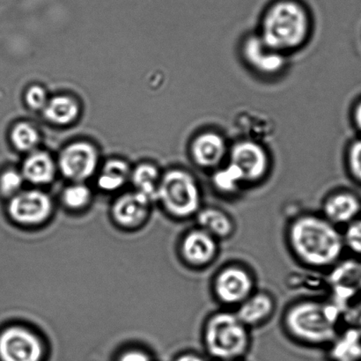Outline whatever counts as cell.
I'll use <instances>...</instances> for the list:
<instances>
[{
	"label": "cell",
	"instance_id": "83f0119b",
	"mask_svg": "<svg viewBox=\"0 0 361 361\" xmlns=\"http://www.w3.org/2000/svg\"><path fill=\"white\" fill-rule=\"evenodd\" d=\"M345 251L361 258V216L342 229Z\"/></svg>",
	"mask_w": 361,
	"mask_h": 361
},
{
	"label": "cell",
	"instance_id": "277c9868",
	"mask_svg": "<svg viewBox=\"0 0 361 361\" xmlns=\"http://www.w3.org/2000/svg\"><path fill=\"white\" fill-rule=\"evenodd\" d=\"M309 32V20L302 7L295 2H279L264 18L261 37L278 51L302 44Z\"/></svg>",
	"mask_w": 361,
	"mask_h": 361
},
{
	"label": "cell",
	"instance_id": "4fadbf2b",
	"mask_svg": "<svg viewBox=\"0 0 361 361\" xmlns=\"http://www.w3.org/2000/svg\"><path fill=\"white\" fill-rule=\"evenodd\" d=\"M319 212L332 224L343 229L361 216V197L348 190L332 191L324 197Z\"/></svg>",
	"mask_w": 361,
	"mask_h": 361
},
{
	"label": "cell",
	"instance_id": "f1b7e54d",
	"mask_svg": "<svg viewBox=\"0 0 361 361\" xmlns=\"http://www.w3.org/2000/svg\"><path fill=\"white\" fill-rule=\"evenodd\" d=\"M343 325L361 335V296L343 309Z\"/></svg>",
	"mask_w": 361,
	"mask_h": 361
},
{
	"label": "cell",
	"instance_id": "d6a6232c",
	"mask_svg": "<svg viewBox=\"0 0 361 361\" xmlns=\"http://www.w3.org/2000/svg\"><path fill=\"white\" fill-rule=\"evenodd\" d=\"M208 357L196 352H187L183 353L175 361H209Z\"/></svg>",
	"mask_w": 361,
	"mask_h": 361
},
{
	"label": "cell",
	"instance_id": "7402d4cb",
	"mask_svg": "<svg viewBox=\"0 0 361 361\" xmlns=\"http://www.w3.org/2000/svg\"><path fill=\"white\" fill-rule=\"evenodd\" d=\"M212 186L219 196L226 200L238 197L247 188L242 176L230 164L214 172L212 178Z\"/></svg>",
	"mask_w": 361,
	"mask_h": 361
},
{
	"label": "cell",
	"instance_id": "9a60e30c",
	"mask_svg": "<svg viewBox=\"0 0 361 361\" xmlns=\"http://www.w3.org/2000/svg\"><path fill=\"white\" fill-rule=\"evenodd\" d=\"M243 51L247 63L257 72L275 74L285 66V58L282 52L269 46L261 35H252L247 38Z\"/></svg>",
	"mask_w": 361,
	"mask_h": 361
},
{
	"label": "cell",
	"instance_id": "6da1fadb",
	"mask_svg": "<svg viewBox=\"0 0 361 361\" xmlns=\"http://www.w3.org/2000/svg\"><path fill=\"white\" fill-rule=\"evenodd\" d=\"M285 243L300 267L326 274L346 252L342 229L320 212L305 211L290 218L285 228Z\"/></svg>",
	"mask_w": 361,
	"mask_h": 361
},
{
	"label": "cell",
	"instance_id": "f546056e",
	"mask_svg": "<svg viewBox=\"0 0 361 361\" xmlns=\"http://www.w3.org/2000/svg\"><path fill=\"white\" fill-rule=\"evenodd\" d=\"M28 107L34 111H44L49 99L44 87L40 86H32L28 88L25 95Z\"/></svg>",
	"mask_w": 361,
	"mask_h": 361
},
{
	"label": "cell",
	"instance_id": "3957f363",
	"mask_svg": "<svg viewBox=\"0 0 361 361\" xmlns=\"http://www.w3.org/2000/svg\"><path fill=\"white\" fill-rule=\"evenodd\" d=\"M201 341L204 355L212 361L243 360L252 348V331L235 310L219 307L204 318Z\"/></svg>",
	"mask_w": 361,
	"mask_h": 361
},
{
	"label": "cell",
	"instance_id": "484cf974",
	"mask_svg": "<svg viewBox=\"0 0 361 361\" xmlns=\"http://www.w3.org/2000/svg\"><path fill=\"white\" fill-rule=\"evenodd\" d=\"M24 182L21 171L13 169H6L0 174V197L8 200L16 196L20 192Z\"/></svg>",
	"mask_w": 361,
	"mask_h": 361
},
{
	"label": "cell",
	"instance_id": "9c48e42d",
	"mask_svg": "<svg viewBox=\"0 0 361 361\" xmlns=\"http://www.w3.org/2000/svg\"><path fill=\"white\" fill-rule=\"evenodd\" d=\"M331 298L344 307L361 296V258L343 257L327 272Z\"/></svg>",
	"mask_w": 361,
	"mask_h": 361
},
{
	"label": "cell",
	"instance_id": "1f68e13d",
	"mask_svg": "<svg viewBox=\"0 0 361 361\" xmlns=\"http://www.w3.org/2000/svg\"><path fill=\"white\" fill-rule=\"evenodd\" d=\"M118 361H151V359L146 353L132 350L123 353Z\"/></svg>",
	"mask_w": 361,
	"mask_h": 361
},
{
	"label": "cell",
	"instance_id": "e0dca14e",
	"mask_svg": "<svg viewBox=\"0 0 361 361\" xmlns=\"http://www.w3.org/2000/svg\"><path fill=\"white\" fill-rule=\"evenodd\" d=\"M150 203L144 195L137 191L126 193L120 197L113 205V217L119 225L133 228L146 219Z\"/></svg>",
	"mask_w": 361,
	"mask_h": 361
},
{
	"label": "cell",
	"instance_id": "4316f807",
	"mask_svg": "<svg viewBox=\"0 0 361 361\" xmlns=\"http://www.w3.org/2000/svg\"><path fill=\"white\" fill-rule=\"evenodd\" d=\"M62 198L66 207L80 209L90 203L91 191L82 183H75L63 190Z\"/></svg>",
	"mask_w": 361,
	"mask_h": 361
},
{
	"label": "cell",
	"instance_id": "8fae6325",
	"mask_svg": "<svg viewBox=\"0 0 361 361\" xmlns=\"http://www.w3.org/2000/svg\"><path fill=\"white\" fill-rule=\"evenodd\" d=\"M229 164L242 176L246 187L263 182L269 172V158L263 147L254 141L237 143L230 153Z\"/></svg>",
	"mask_w": 361,
	"mask_h": 361
},
{
	"label": "cell",
	"instance_id": "d6986e66",
	"mask_svg": "<svg viewBox=\"0 0 361 361\" xmlns=\"http://www.w3.org/2000/svg\"><path fill=\"white\" fill-rule=\"evenodd\" d=\"M56 165L46 152L34 151L24 161L21 173L27 182L45 185L55 178Z\"/></svg>",
	"mask_w": 361,
	"mask_h": 361
},
{
	"label": "cell",
	"instance_id": "ba28073f",
	"mask_svg": "<svg viewBox=\"0 0 361 361\" xmlns=\"http://www.w3.org/2000/svg\"><path fill=\"white\" fill-rule=\"evenodd\" d=\"M44 346L27 329L8 325L0 329V361H42Z\"/></svg>",
	"mask_w": 361,
	"mask_h": 361
},
{
	"label": "cell",
	"instance_id": "30bf717a",
	"mask_svg": "<svg viewBox=\"0 0 361 361\" xmlns=\"http://www.w3.org/2000/svg\"><path fill=\"white\" fill-rule=\"evenodd\" d=\"M99 154L97 147L87 141H76L63 148L59 168L66 178L82 183L97 171Z\"/></svg>",
	"mask_w": 361,
	"mask_h": 361
},
{
	"label": "cell",
	"instance_id": "7a4b0ae2",
	"mask_svg": "<svg viewBox=\"0 0 361 361\" xmlns=\"http://www.w3.org/2000/svg\"><path fill=\"white\" fill-rule=\"evenodd\" d=\"M281 326L295 344L327 349L344 328L343 307L331 297H302L285 307Z\"/></svg>",
	"mask_w": 361,
	"mask_h": 361
},
{
	"label": "cell",
	"instance_id": "44dd1931",
	"mask_svg": "<svg viewBox=\"0 0 361 361\" xmlns=\"http://www.w3.org/2000/svg\"><path fill=\"white\" fill-rule=\"evenodd\" d=\"M44 118L56 126H66L76 121L80 115V106L73 98L59 95L49 99L42 111Z\"/></svg>",
	"mask_w": 361,
	"mask_h": 361
},
{
	"label": "cell",
	"instance_id": "e575fe53",
	"mask_svg": "<svg viewBox=\"0 0 361 361\" xmlns=\"http://www.w3.org/2000/svg\"><path fill=\"white\" fill-rule=\"evenodd\" d=\"M245 360H231V361H244Z\"/></svg>",
	"mask_w": 361,
	"mask_h": 361
},
{
	"label": "cell",
	"instance_id": "4dcf8cb0",
	"mask_svg": "<svg viewBox=\"0 0 361 361\" xmlns=\"http://www.w3.org/2000/svg\"><path fill=\"white\" fill-rule=\"evenodd\" d=\"M349 169L353 179L361 184V140L353 144L350 149Z\"/></svg>",
	"mask_w": 361,
	"mask_h": 361
},
{
	"label": "cell",
	"instance_id": "ac0fdd59",
	"mask_svg": "<svg viewBox=\"0 0 361 361\" xmlns=\"http://www.w3.org/2000/svg\"><path fill=\"white\" fill-rule=\"evenodd\" d=\"M225 140L217 133H207L197 136L191 145V154L201 168L212 169L221 165L225 158Z\"/></svg>",
	"mask_w": 361,
	"mask_h": 361
},
{
	"label": "cell",
	"instance_id": "8992f818",
	"mask_svg": "<svg viewBox=\"0 0 361 361\" xmlns=\"http://www.w3.org/2000/svg\"><path fill=\"white\" fill-rule=\"evenodd\" d=\"M158 201L169 214L183 221L195 219L204 205L200 184L183 169H171L162 176Z\"/></svg>",
	"mask_w": 361,
	"mask_h": 361
},
{
	"label": "cell",
	"instance_id": "5b68a950",
	"mask_svg": "<svg viewBox=\"0 0 361 361\" xmlns=\"http://www.w3.org/2000/svg\"><path fill=\"white\" fill-rule=\"evenodd\" d=\"M258 288L256 272L242 261H228L212 276L209 290L221 309L235 310Z\"/></svg>",
	"mask_w": 361,
	"mask_h": 361
},
{
	"label": "cell",
	"instance_id": "cb8c5ba5",
	"mask_svg": "<svg viewBox=\"0 0 361 361\" xmlns=\"http://www.w3.org/2000/svg\"><path fill=\"white\" fill-rule=\"evenodd\" d=\"M130 169L126 161L111 160L106 162L98 176L97 184L101 190L111 192L125 186L130 179Z\"/></svg>",
	"mask_w": 361,
	"mask_h": 361
},
{
	"label": "cell",
	"instance_id": "7c38bea8",
	"mask_svg": "<svg viewBox=\"0 0 361 361\" xmlns=\"http://www.w3.org/2000/svg\"><path fill=\"white\" fill-rule=\"evenodd\" d=\"M51 197L41 190H21L8 200L7 216L21 225H35L44 221L51 214Z\"/></svg>",
	"mask_w": 361,
	"mask_h": 361
},
{
	"label": "cell",
	"instance_id": "52a82bcc",
	"mask_svg": "<svg viewBox=\"0 0 361 361\" xmlns=\"http://www.w3.org/2000/svg\"><path fill=\"white\" fill-rule=\"evenodd\" d=\"M221 243L197 225L184 233L179 252L183 263L192 270L205 271L221 256Z\"/></svg>",
	"mask_w": 361,
	"mask_h": 361
},
{
	"label": "cell",
	"instance_id": "d4e9b609",
	"mask_svg": "<svg viewBox=\"0 0 361 361\" xmlns=\"http://www.w3.org/2000/svg\"><path fill=\"white\" fill-rule=\"evenodd\" d=\"M11 140L17 150L28 153L34 152L40 142L38 130L28 123H20L13 127Z\"/></svg>",
	"mask_w": 361,
	"mask_h": 361
},
{
	"label": "cell",
	"instance_id": "5bb4252c",
	"mask_svg": "<svg viewBox=\"0 0 361 361\" xmlns=\"http://www.w3.org/2000/svg\"><path fill=\"white\" fill-rule=\"evenodd\" d=\"M277 309L276 297L267 290L257 288L235 311L240 321L253 331L270 323Z\"/></svg>",
	"mask_w": 361,
	"mask_h": 361
},
{
	"label": "cell",
	"instance_id": "2e32d148",
	"mask_svg": "<svg viewBox=\"0 0 361 361\" xmlns=\"http://www.w3.org/2000/svg\"><path fill=\"white\" fill-rule=\"evenodd\" d=\"M194 219L197 226L221 243L235 235L237 223L235 218L229 212L218 205L204 204Z\"/></svg>",
	"mask_w": 361,
	"mask_h": 361
},
{
	"label": "cell",
	"instance_id": "603a6c76",
	"mask_svg": "<svg viewBox=\"0 0 361 361\" xmlns=\"http://www.w3.org/2000/svg\"><path fill=\"white\" fill-rule=\"evenodd\" d=\"M130 180L136 191L144 195L152 203L158 201L160 175L154 165L143 164L137 166L130 175Z\"/></svg>",
	"mask_w": 361,
	"mask_h": 361
},
{
	"label": "cell",
	"instance_id": "836d02e7",
	"mask_svg": "<svg viewBox=\"0 0 361 361\" xmlns=\"http://www.w3.org/2000/svg\"><path fill=\"white\" fill-rule=\"evenodd\" d=\"M355 116L357 126H358L359 128L361 130V102L359 105L357 106Z\"/></svg>",
	"mask_w": 361,
	"mask_h": 361
},
{
	"label": "cell",
	"instance_id": "ffe728a7",
	"mask_svg": "<svg viewBox=\"0 0 361 361\" xmlns=\"http://www.w3.org/2000/svg\"><path fill=\"white\" fill-rule=\"evenodd\" d=\"M327 351L331 361H361V335L344 327Z\"/></svg>",
	"mask_w": 361,
	"mask_h": 361
}]
</instances>
